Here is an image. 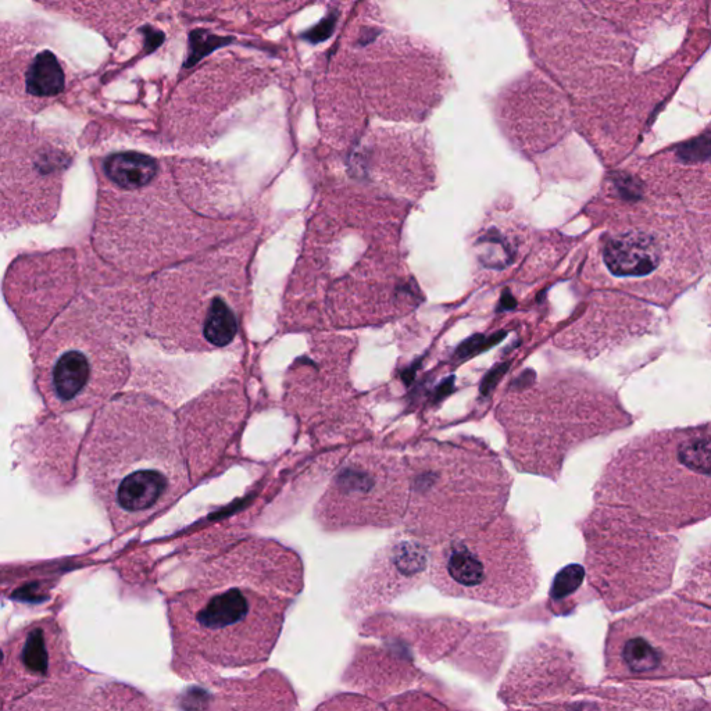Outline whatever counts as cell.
I'll list each match as a JSON object with an SVG mask.
<instances>
[{"mask_svg":"<svg viewBox=\"0 0 711 711\" xmlns=\"http://www.w3.org/2000/svg\"><path fill=\"white\" fill-rule=\"evenodd\" d=\"M302 587L298 556L280 543L246 541L210 560L170 602L177 655L206 667L269 659Z\"/></svg>","mask_w":711,"mask_h":711,"instance_id":"cell-1","label":"cell"},{"mask_svg":"<svg viewBox=\"0 0 711 711\" xmlns=\"http://www.w3.org/2000/svg\"><path fill=\"white\" fill-rule=\"evenodd\" d=\"M82 464L116 534L159 516L188 488L184 450L169 414L139 396L100 407L85 437Z\"/></svg>","mask_w":711,"mask_h":711,"instance_id":"cell-2","label":"cell"},{"mask_svg":"<svg viewBox=\"0 0 711 711\" xmlns=\"http://www.w3.org/2000/svg\"><path fill=\"white\" fill-rule=\"evenodd\" d=\"M593 499L595 505L614 507L650 530L667 534L707 520L709 425L632 439L610 457Z\"/></svg>","mask_w":711,"mask_h":711,"instance_id":"cell-3","label":"cell"},{"mask_svg":"<svg viewBox=\"0 0 711 711\" xmlns=\"http://www.w3.org/2000/svg\"><path fill=\"white\" fill-rule=\"evenodd\" d=\"M407 531L428 546L480 530L503 513L513 480L484 443L427 442L405 457Z\"/></svg>","mask_w":711,"mask_h":711,"instance_id":"cell-4","label":"cell"},{"mask_svg":"<svg viewBox=\"0 0 711 711\" xmlns=\"http://www.w3.org/2000/svg\"><path fill=\"white\" fill-rule=\"evenodd\" d=\"M710 606L667 598L610 625L605 673L614 681L710 677Z\"/></svg>","mask_w":711,"mask_h":711,"instance_id":"cell-5","label":"cell"},{"mask_svg":"<svg viewBox=\"0 0 711 711\" xmlns=\"http://www.w3.org/2000/svg\"><path fill=\"white\" fill-rule=\"evenodd\" d=\"M114 337L81 294L53 321L35 348V381L53 413L98 409L119 391L127 362Z\"/></svg>","mask_w":711,"mask_h":711,"instance_id":"cell-6","label":"cell"},{"mask_svg":"<svg viewBox=\"0 0 711 711\" xmlns=\"http://www.w3.org/2000/svg\"><path fill=\"white\" fill-rule=\"evenodd\" d=\"M589 585L610 612L655 598L673 584L680 541L614 507L595 506L581 524Z\"/></svg>","mask_w":711,"mask_h":711,"instance_id":"cell-7","label":"cell"},{"mask_svg":"<svg viewBox=\"0 0 711 711\" xmlns=\"http://www.w3.org/2000/svg\"><path fill=\"white\" fill-rule=\"evenodd\" d=\"M428 574L442 595L503 609L527 603L539 585L523 528L503 513L435 546Z\"/></svg>","mask_w":711,"mask_h":711,"instance_id":"cell-8","label":"cell"},{"mask_svg":"<svg viewBox=\"0 0 711 711\" xmlns=\"http://www.w3.org/2000/svg\"><path fill=\"white\" fill-rule=\"evenodd\" d=\"M409 487L405 457L359 450L321 499V521L327 528L393 527L405 518Z\"/></svg>","mask_w":711,"mask_h":711,"instance_id":"cell-9","label":"cell"},{"mask_svg":"<svg viewBox=\"0 0 711 711\" xmlns=\"http://www.w3.org/2000/svg\"><path fill=\"white\" fill-rule=\"evenodd\" d=\"M73 156L64 146L19 135L0 145V230L50 223L59 212Z\"/></svg>","mask_w":711,"mask_h":711,"instance_id":"cell-10","label":"cell"},{"mask_svg":"<svg viewBox=\"0 0 711 711\" xmlns=\"http://www.w3.org/2000/svg\"><path fill=\"white\" fill-rule=\"evenodd\" d=\"M80 280V262L73 249L28 253L10 264L3 294L32 348H37L53 321L71 305Z\"/></svg>","mask_w":711,"mask_h":711,"instance_id":"cell-11","label":"cell"},{"mask_svg":"<svg viewBox=\"0 0 711 711\" xmlns=\"http://www.w3.org/2000/svg\"><path fill=\"white\" fill-rule=\"evenodd\" d=\"M70 664L66 632L55 618L37 621L16 632L5 646L0 667V709L35 689L62 678Z\"/></svg>","mask_w":711,"mask_h":711,"instance_id":"cell-12","label":"cell"},{"mask_svg":"<svg viewBox=\"0 0 711 711\" xmlns=\"http://www.w3.org/2000/svg\"><path fill=\"white\" fill-rule=\"evenodd\" d=\"M584 687L578 657L559 638L545 639L525 653L507 674L499 698L513 709H545L552 699Z\"/></svg>","mask_w":711,"mask_h":711,"instance_id":"cell-13","label":"cell"},{"mask_svg":"<svg viewBox=\"0 0 711 711\" xmlns=\"http://www.w3.org/2000/svg\"><path fill=\"white\" fill-rule=\"evenodd\" d=\"M430 559L427 543L412 534L396 538L375 557L360 581L357 587L360 602L377 605L416 587L428 574Z\"/></svg>","mask_w":711,"mask_h":711,"instance_id":"cell-14","label":"cell"},{"mask_svg":"<svg viewBox=\"0 0 711 711\" xmlns=\"http://www.w3.org/2000/svg\"><path fill=\"white\" fill-rule=\"evenodd\" d=\"M603 259L614 275L643 277L659 266L660 249L656 239L650 235L627 232L607 242Z\"/></svg>","mask_w":711,"mask_h":711,"instance_id":"cell-15","label":"cell"},{"mask_svg":"<svg viewBox=\"0 0 711 711\" xmlns=\"http://www.w3.org/2000/svg\"><path fill=\"white\" fill-rule=\"evenodd\" d=\"M25 85L28 94L38 98H49L63 91L66 85L63 69L52 52H42L35 57L30 70L27 71Z\"/></svg>","mask_w":711,"mask_h":711,"instance_id":"cell-16","label":"cell"},{"mask_svg":"<svg viewBox=\"0 0 711 711\" xmlns=\"http://www.w3.org/2000/svg\"><path fill=\"white\" fill-rule=\"evenodd\" d=\"M238 320L227 303L221 299H216L207 313L205 324V337L207 342L219 348H224L231 344L232 339L237 337Z\"/></svg>","mask_w":711,"mask_h":711,"instance_id":"cell-17","label":"cell"},{"mask_svg":"<svg viewBox=\"0 0 711 711\" xmlns=\"http://www.w3.org/2000/svg\"><path fill=\"white\" fill-rule=\"evenodd\" d=\"M231 41V38L217 37V35L209 34L206 31L192 32L191 39H189V56L185 66H194L202 57L209 55L220 46L230 44Z\"/></svg>","mask_w":711,"mask_h":711,"instance_id":"cell-18","label":"cell"},{"mask_svg":"<svg viewBox=\"0 0 711 711\" xmlns=\"http://www.w3.org/2000/svg\"><path fill=\"white\" fill-rule=\"evenodd\" d=\"M677 156L681 162L685 163L707 162L711 156L710 131L707 130L700 137L693 138L691 141L678 146Z\"/></svg>","mask_w":711,"mask_h":711,"instance_id":"cell-19","label":"cell"},{"mask_svg":"<svg viewBox=\"0 0 711 711\" xmlns=\"http://www.w3.org/2000/svg\"><path fill=\"white\" fill-rule=\"evenodd\" d=\"M335 23H337V14H332V16L317 24L316 27H313L312 30L306 32L305 38L307 41L313 42V44L325 41L334 31Z\"/></svg>","mask_w":711,"mask_h":711,"instance_id":"cell-20","label":"cell"},{"mask_svg":"<svg viewBox=\"0 0 711 711\" xmlns=\"http://www.w3.org/2000/svg\"><path fill=\"white\" fill-rule=\"evenodd\" d=\"M145 46L148 52H153L156 48H159L160 44L163 42L162 32L155 31L153 28H145Z\"/></svg>","mask_w":711,"mask_h":711,"instance_id":"cell-21","label":"cell"},{"mask_svg":"<svg viewBox=\"0 0 711 711\" xmlns=\"http://www.w3.org/2000/svg\"><path fill=\"white\" fill-rule=\"evenodd\" d=\"M3 657H5V650L0 648V667H2Z\"/></svg>","mask_w":711,"mask_h":711,"instance_id":"cell-22","label":"cell"}]
</instances>
